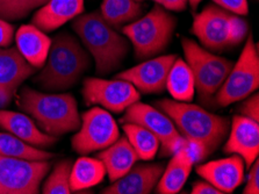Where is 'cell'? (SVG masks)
I'll use <instances>...</instances> for the list:
<instances>
[{"mask_svg":"<svg viewBox=\"0 0 259 194\" xmlns=\"http://www.w3.org/2000/svg\"><path fill=\"white\" fill-rule=\"evenodd\" d=\"M123 132L140 160H154L159 150V140L154 134L144 127L132 122L123 124Z\"/></svg>","mask_w":259,"mask_h":194,"instance_id":"26","label":"cell"},{"mask_svg":"<svg viewBox=\"0 0 259 194\" xmlns=\"http://www.w3.org/2000/svg\"><path fill=\"white\" fill-rule=\"evenodd\" d=\"M166 89L176 101L190 102L195 93V82L193 72L186 62L176 58L168 71Z\"/></svg>","mask_w":259,"mask_h":194,"instance_id":"24","label":"cell"},{"mask_svg":"<svg viewBox=\"0 0 259 194\" xmlns=\"http://www.w3.org/2000/svg\"><path fill=\"white\" fill-rule=\"evenodd\" d=\"M176 55H165L140 63L116 74V79L132 83L135 89L144 94L162 93L166 89L168 71L176 61Z\"/></svg>","mask_w":259,"mask_h":194,"instance_id":"13","label":"cell"},{"mask_svg":"<svg viewBox=\"0 0 259 194\" xmlns=\"http://www.w3.org/2000/svg\"><path fill=\"white\" fill-rule=\"evenodd\" d=\"M244 171V161L237 155L197 166L198 175L217 187L222 194L233 193L243 183Z\"/></svg>","mask_w":259,"mask_h":194,"instance_id":"15","label":"cell"},{"mask_svg":"<svg viewBox=\"0 0 259 194\" xmlns=\"http://www.w3.org/2000/svg\"><path fill=\"white\" fill-rule=\"evenodd\" d=\"M156 106L174 121L186 141V149L193 158L194 164L210 156L229 133L230 120L207 112L197 105L164 99Z\"/></svg>","mask_w":259,"mask_h":194,"instance_id":"1","label":"cell"},{"mask_svg":"<svg viewBox=\"0 0 259 194\" xmlns=\"http://www.w3.org/2000/svg\"><path fill=\"white\" fill-rule=\"evenodd\" d=\"M91 65L90 55L72 35L61 33L52 40L45 68L34 82L48 91H63L73 86Z\"/></svg>","mask_w":259,"mask_h":194,"instance_id":"4","label":"cell"},{"mask_svg":"<svg viewBox=\"0 0 259 194\" xmlns=\"http://www.w3.org/2000/svg\"><path fill=\"white\" fill-rule=\"evenodd\" d=\"M79 132L72 137V148L80 155L104 150L120 137L119 127L111 114L93 107L81 114Z\"/></svg>","mask_w":259,"mask_h":194,"instance_id":"10","label":"cell"},{"mask_svg":"<svg viewBox=\"0 0 259 194\" xmlns=\"http://www.w3.org/2000/svg\"><path fill=\"white\" fill-rule=\"evenodd\" d=\"M35 70L17 48H0V90L14 94Z\"/></svg>","mask_w":259,"mask_h":194,"instance_id":"20","label":"cell"},{"mask_svg":"<svg viewBox=\"0 0 259 194\" xmlns=\"http://www.w3.org/2000/svg\"><path fill=\"white\" fill-rule=\"evenodd\" d=\"M72 28L91 53L100 76L116 70L127 56L129 43L101 17L100 12L78 15Z\"/></svg>","mask_w":259,"mask_h":194,"instance_id":"2","label":"cell"},{"mask_svg":"<svg viewBox=\"0 0 259 194\" xmlns=\"http://www.w3.org/2000/svg\"><path fill=\"white\" fill-rule=\"evenodd\" d=\"M182 46L186 63L193 72L195 90L198 91L200 101L209 104L228 77L234 63L209 53L191 38L184 37Z\"/></svg>","mask_w":259,"mask_h":194,"instance_id":"6","label":"cell"},{"mask_svg":"<svg viewBox=\"0 0 259 194\" xmlns=\"http://www.w3.org/2000/svg\"><path fill=\"white\" fill-rule=\"evenodd\" d=\"M165 166L160 163L137 164L113 184L104 194H148L154 191Z\"/></svg>","mask_w":259,"mask_h":194,"instance_id":"16","label":"cell"},{"mask_svg":"<svg viewBox=\"0 0 259 194\" xmlns=\"http://www.w3.org/2000/svg\"><path fill=\"white\" fill-rule=\"evenodd\" d=\"M84 101L88 106L100 105L113 113H122L129 106L140 101L141 94L135 86L123 79L89 77L83 84Z\"/></svg>","mask_w":259,"mask_h":194,"instance_id":"11","label":"cell"},{"mask_svg":"<svg viewBox=\"0 0 259 194\" xmlns=\"http://www.w3.org/2000/svg\"><path fill=\"white\" fill-rule=\"evenodd\" d=\"M230 12L209 5L194 15L192 33L205 48L222 50L229 47Z\"/></svg>","mask_w":259,"mask_h":194,"instance_id":"12","label":"cell"},{"mask_svg":"<svg viewBox=\"0 0 259 194\" xmlns=\"http://www.w3.org/2000/svg\"><path fill=\"white\" fill-rule=\"evenodd\" d=\"M238 110L241 115L259 122V94H253L243 101V104L238 107Z\"/></svg>","mask_w":259,"mask_h":194,"instance_id":"31","label":"cell"},{"mask_svg":"<svg viewBox=\"0 0 259 194\" xmlns=\"http://www.w3.org/2000/svg\"><path fill=\"white\" fill-rule=\"evenodd\" d=\"M0 155L26 161H48L54 157V153L30 145L10 133H0Z\"/></svg>","mask_w":259,"mask_h":194,"instance_id":"27","label":"cell"},{"mask_svg":"<svg viewBox=\"0 0 259 194\" xmlns=\"http://www.w3.org/2000/svg\"><path fill=\"white\" fill-rule=\"evenodd\" d=\"M142 13V5L135 0H103L101 3V17L112 27L135 21Z\"/></svg>","mask_w":259,"mask_h":194,"instance_id":"25","label":"cell"},{"mask_svg":"<svg viewBox=\"0 0 259 194\" xmlns=\"http://www.w3.org/2000/svg\"><path fill=\"white\" fill-rule=\"evenodd\" d=\"M49 162L0 155V194H36L50 171Z\"/></svg>","mask_w":259,"mask_h":194,"instance_id":"9","label":"cell"},{"mask_svg":"<svg viewBox=\"0 0 259 194\" xmlns=\"http://www.w3.org/2000/svg\"><path fill=\"white\" fill-rule=\"evenodd\" d=\"M106 168L99 158L80 157L70 172L71 192H79L99 185L105 179Z\"/></svg>","mask_w":259,"mask_h":194,"instance_id":"23","label":"cell"},{"mask_svg":"<svg viewBox=\"0 0 259 194\" xmlns=\"http://www.w3.org/2000/svg\"><path fill=\"white\" fill-rule=\"evenodd\" d=\"M154 2L163 9L175 12L185 11L188 4V0H154Z\"/></svg>","mask_w":259,"mask_h":194,"instance_id":"35","label":"cell"},{"mask_svg":"<svg viewBox=\"0 0 259 194\" xmlns=\"http://www.w3.org/2000/svg\"><path fill=\"white\" fill-rule=\"evenodd\" d=\"M259 193V161L258 158L250 166V172L246 180V185L243 189V194H258Z\"/></svg>","mask_w":259,"mask_h":194,"instance_id":"33","label":"cell"},{"mask_svg":"<svg viewBox=\"0 0 259 194\" xmlns=\"http://www.w3.org/2000/svg\"><path fill=\"white\" fill-rule=\"evenodd\" d=\"M259 86V56L253 36L249 35L244 48L233 69L215 94L214 101L220 107L242 101Z\"/></svg>","mask_w":259,"mask_h":194,"instance_id":"7","label":"cell"},{"mask_svg":"<svg viewBox=\"0 0 259 194\" xmlns=\"http://www.w3.org/2000/svg\"><path fill=\"white\" fill-rule=\"evenodd\" d=\"M200 3H201V0H188V4H190L192 10H197Z\"/></svg>","mask_w":259,"mask_h":194,"instance_id":"37","label":"cell"},{"mask_svg":"<svg viewBox=\"0 0 259 194\" xmlns=\"http://www.w3.org/2000/svg\"><path fill=\"white\" fill-rule=\"evenodd\" d=\"M194 161L186 146L174 153L163 175L156 185V192L159 194H176L182 191L190 177Z\"/></svg>","mask_w":259,"mask_h":194,"instance_id":"21","label":"cell"},{"mask_svg":"<svg viewBox=\"0 0 259 194\" xmlns=\"http://www.w3.org/2000/svg\"><path fill=\"white\" fill-rule=\"evenodd\" d=\"M84 11V0H48L31 19L42 31H53L65 25Z\"/></svg>","mask_w":259,"mask_h":194,"instance_id":"18","label":"cell"},{"mask_svg":"<svg viewBox=\"0 0 259 194\" xmlns=\"http://www.w3.org/2000/svg\"><path fill=\"white\" fill-rule=\"evenodd\" d=\"M47 2L48 0H0V19L6 21L23 19Z\"/></svg>","mask_w":259,"mask_h":194,"instance_id":"29","label":"cell"},{"mask_svg":"<svg viewBox=\"0 0 259 194\" xmlns=\"http://www.w3.org/2000/svg\"><path fill=\"white\" fill-rule=\"evenodd\" d=\"M192 194H222L217 187L208 181H195L192 186Z\"/></svg>","mask_w":259,"mask_h":194,"instance_id":"36","label":"cell"},{"mask_svg":"<svg viewBox=\"0 0 259 194\" xmlns=\"http://www.w3.org/2000/svg\"><path fill=\"white\" fill-rule=\"evenodd\" d=\"M135 2H139V3H141V2H144V0H135Z\"/></svg>","mask_w":259,"mask_h":194,"instance_id":"38","label":"cell"},{"mask_svg":"<svg viewBox=\"0 0 259 194\" xmlns=\"http://www.w3.org/2000/svg\"><path fill=\"white\" fill-rule=\"evenodd\" d=\"M0 128L36 148H50L57 142L56 136L43 133L25 114L0 109Z\"/></svg>","mask_w":259,"mask_h":194,"instance_id":"17","label":"cell"},{"mask_svg":"<svg viewBox=\"0 0 259 194\" xmlns=\"http://www.w3.org/2000/svg\"><path fill=\"white\" fill-rule=\"evenodd\" d=\"M221 9L237 15H246L249 13L248 0H213Z\"/></svg>","mask_w":259,"mask_h":194,"instance_id":"32","label":"cell"},{"mask_svg":"<svg viewBox=\"0 0 259 194\" xmlns=\"http://www.w3.org/2000/svg\"><path fill=\"white\" fill-rule=\"evenodd\" d=\"M248 34V25L245 20L238 15L231 14L230 30H229V46H237L245 38Z\"/></svg>","mask_w":259,"mask_h":194,"instance_id":"30","label":"cell"},{"mask_svg":"<svg viewBox=\"0 0 259 194\" xmlns=\"http://www.w3.org/2000/svg\"><path fill=\"white\" fill-rule=\"evenodd\" d=\"M18 105L34 119L43 133L52 136L74 132L81 124L76 99L69 93L47 94L25 88Z\"/></svg>","mask_w":259,"mask_h":194,"instance_id":"3","label":"cell"},{"mask_svg":"<svg viewBox=\"0 0 259 194\" xmlns=\"http://www.w3.org/2000/svg\"><path fill=\"white\" fill-rule=\"evenodd\" d=\"M72 162L70 160L62 161L58 163L50 176L47 178L42 187L45 194H70V172H71Z\"/></svg>","mask_w":259,"mask_h":194,"instance_id":"28","label":"cell"},{"mask_svg":"<svg viewBox=\"0 0 259 194\" xmlns=\"http://www.w3.org/2000/svg\"><path fill=\"white\" fill-rule=\"evenodd\" d=\"M176 25L174 15L156 5L144 17L124 26L122 33L132 42L137 58H149L167 48Z\"/></svg>","mask_w":259,"mask_h":194,"instance_id":"5","label":"cell"},{"mask_svg":"<svg viewBox=\"0 0 259 194\" xmlns=\"http://www.w3.org/2000/svg\"><path fill=\"white\" fill-rule=\"evenodd\" d=\"M98 158L104 163L112 183L125 175L139 160L125 136L119 137L114 143L100 151Z\"/></svg>","mask_w":259,"mask_h":194,"instance_id":"22","label":"cell"},{"mask_svg":"<svg viewBox=\"0 0 259 194\" xmlns=\"http://www.w3.org/2000/svg\"><path fill=\"white\" fill-rule=\"evenodd\" d=\"M225 152L237 155L250 168L259 155V122L243 115L233 118Z\"/></svg>","mask_w":259,"mask_h":194,"instance_id":"14","label":"cell"},{"mask_svg":"<svg viewBox=\"0 0 259 194\" xmlns=\"http://www.w3.org/2000/svg\"><path fill=\"white\" fill-rule=\"evenodd\" d=\"M17 49L35 69L43 68L52 46V40L34 25L21 26L15 34Z\"/></svg>","mask_w":259,"mask_h":194,"instance_id":"19","label":"cell"},{"mask_svg":"<svg viewBox=\"0 0 259 194\" xmlns=\"http://www.w3.org/2000/svg\"><path fill=\"white\" fill-rule=\"evenodd\" d=\"M121 122L140 125L154 134L159 140V155L162 157L172 156L186 146L185 138L180 135L174 121L162 110L150 105L136 101L125 109Z\"/></svg>","mask_w":259,"mask_h":194,"instance_id":"8","label":"cell"},{"mask_svg":"<svg viewBox=\"0 0 259 194\" xmlns=\"http://www.w3.org/2000/svg\"><path fill=\"white\" fill-rule=\"evenodd\" d=\"M14 27L6 20L0 19V48H7L13 42Z\"/></svg>","mask_w":259,"mask_h":194,"instance_id":"34","label":"cell"}]
</instances>
